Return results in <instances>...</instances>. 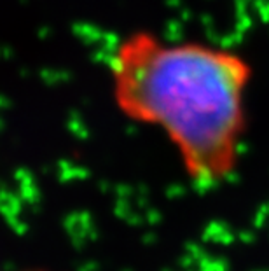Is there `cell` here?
Listing matches in <instances>:
<instances>
[{
	"label": "cell",
	"mask_w": 269,
	"mask_h": 271,
	"mask_svg": "<svg viewBox=\"0 0 269 271\" xmlns=\"http://www.w3.org/2000/svg\"><path fill=\"white\" fill-rule=\"evenodd\" d=\"M252 77V63L236 51L166 41L149 30L123 37L108 58L116 108L159 129L201 189L220 186L238 170Z\"/></svg>",
	"instance_id": "6da1fadb"
}]
</instances>
